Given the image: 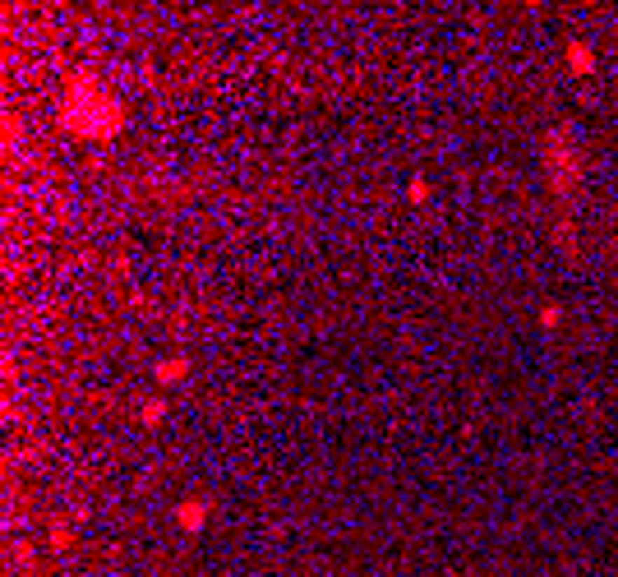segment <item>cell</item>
I'll use <instances>...</instances> for the list:
<instances>
[{
    "mask_svg": "<svg viewBox=\"0 0 618 577\" xmlns=\"http://www.w3.org/2000/svg\"><path fill=\"white\" fill-rule=\"evenodd\" d=\"M208 512H212V503H208V499H185V503H176V522L185 527V531H199Z\"/></svg>",
    "mask_w": 618,
    "mask_h": 577,
    "instance_id": "1",
    "label": "cell"
},
{
    "mask_svg": "<svg viewBox=\"0 0 618 577\" xmlns=\"http://www.w3.org/2000/svg\"><path fill=\"white\" fill-rule=\"evenodd\" d=\"M568 65H572V69H591V65H596V56H591V46L572 42V46H568Z\"/></svg>",
    "mask_w": 618,
    "mask_h": 577,
    "instance_id": "2",
    "label": "cell"
},
{
    "mask_svg": "<svg viewBox=\"0 0 618 577\" xmlns=\"http://www.w3.org/2000/svg\"><path fill=\"white\" fill-rule=\"evenodd\" d=\"M185 374V360H162L157 365V379H180Z\"/></svg>",
    "mask_w": 618,
    "mask_h": 577,
    "instance_id": "3",
    "label": "cell"
},
{
    "mask_svg": "<svg viewBox=\"0 0 618 577\" xmlns=\"http://www.w3.org/2000/svg\"><path fill=\"white\" fill-rule=\"evenodd\" d=\"M144 416H148V425H157V416H162V402H148Z\"/></svg>",
    "mask_w": 618,
    "mask_h": 577,
    "instance_id": "4",
    "label": "cell"
}]
</instances>
